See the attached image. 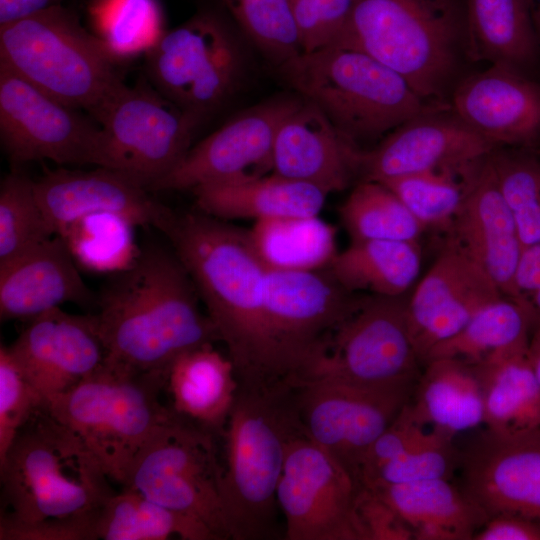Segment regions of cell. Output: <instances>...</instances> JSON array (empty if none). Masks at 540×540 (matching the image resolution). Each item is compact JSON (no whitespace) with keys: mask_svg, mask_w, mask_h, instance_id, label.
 <instances>
[{"mask_svg":"<svg viewBox=\"0 0 540 540\" xmlns=\"http://www.w3.org/2000/svg\"><path fill=\"white\" fill-rule=\"evenodd\" d=\"M0 526L93 519L115 492L83 440L44 404L22 426L0 461Z\"/></svg>","mask_w":540,"mask_h":540,"instance_id":"3957f363","label":"cell"},{"mask_svg":"<svg viewBox=\"0 0 540 540\" xmlns=\"http://www.w3.org/2000/svg\"><path fill=\"white\" fill-rule=\"evenodd\" d=\"M89 13L96 35L117 60L146 54L166 31L157 0H96Z\"/></svg>","mask_w":540,"mask_h":540,"instance_id":"ab89813d","label":"cell"},{"mask_svg":"<svg viewBox=\"0 0 540 540\" xmlns=\"http://www.w3.org/2000/svg\"><path fill=\"white\" fill-rule=\"evenodd\" d=\"M332 44L370 55L426 100L449 104L468 60L465 0H355Z\"/></svg>","mask_w":540,"mask_h":540,"instance_id":"277c9868","label":"cell"},{"mask_svg":"<svg viewBox=\"0 0 540 540\" xmlns=\"http://www.w3.org/2000/svg\"><path fill=\"white\" fill-rule=\"evenodd\" d=\"M527 347L494 354L472 365L479 377L484 424L497 434H517L540 428V385Z\"/></svg>","mask_w":540,"mask_h":540,"instance_id":"1f68e13d","label":"cell"},{"mask_svg":"<svg viewBox=\"0 0 540 540\" xmlns=\"http://www.w3.org/2000/svg\"><path fill=\"white\" fill-rule=\"evenodd\" d=\"M365 296L345 289L327 268H267L264 316L280 388H296L311 377L334 333Z\"/></svg>","mask_w":540,"mask_h":540,"instance_id":"30bf717a","label":"cell"},{"mask_svg":"<svg viewBox=\"0 0 540 540\" xmlns=\"http://www.w3.org/2000/svg\"><path fill=\"white\" fill-rule=\"evenodd\" d=\"M136 227L129 218L104 211L77 218L57 235L80 269L113 275L133 265L140 254Z\"/></svg>","mask_w":540,"mask_h":540,"instance_id":"8d00e7d4","label":"cell"},{"mask_svg":"<svg viewBox=\"0 0 540 540\" xmlns=\"http://www.w3.org/2000/svg\"><path fill=\"white\" fill-rule=\"evenodd\" d=\"M235 26L274 68L303 53L288 0H221Z\"/></svg>","mask_w":540,"mask_h":540,"instance_id":"60d3db41","label":"cell"},{"mask_svg":"<svg viewBox=\"0 0 540 540\" xmlns=\"http://www.w3.org/2000/svg\"><path fill=\"white\" fill-rule=\"evenodd\" d=\"M348 291L403 296L421 269L419 241H351L327 267Z\"/></svg>","mask_w":540,"mask_h":540,"instance_id":"d6a6232c","label":"cell"},{"mask_svg":"<svg viewBox=\"0 0 540 540\" xmlns=\"http://www.w3.org/2000/svg\"><path fill=\"white\" fill-rule=\"evenodd\" d=\"M55 235L37 199L34 180L12 171L0 185V265Z\"/></svg>","mask_w":540,"mask_h":540,"instance_id":"7bdbcfd3","label":"cell"},{"mask_svg":"<svg viewBox=\"0 0 540 540\" xmlns=\"http://www.w3.org/2000/svg\"><path fill=\"white\" fill-rule=\"evenodd\" d=\"M44 399L25 378L7 345L0 346V461Z\"/></svg>","mask_w":540,"mask_h":540,"instance_id":"f6af8a7d","label":"cell"},{"mask_svg":"<svg viewBox=\"0 0 540 540\" xmlns=\"http://www.w3.org/2000/svg\"><path fill=\"white\" fill-rule=\"evenodd\" d=\"M301 432L293 389L266 393L238 389L222 431L220 496L231 539L274 536L287 444Z\"/></svg>","mask_w":540,"mask_h":540,"instance_id":"8992f818","label":"cell"},{"mask_svg":"<svg viewBox=\"0 0 540 540\" xmlns=\"http://www.w3.org/2000/svg\"><path fill=\"white\" fill-rule=\"evenodd\" d=\"M301 100L293 91L280 93L241 111L192 146L153 190H192L271 174L278 129Z\"/></svg>","mask_w":540,"mask_h":540,"instance_id":"e0dca14e","label":"cell"},{"mask_svg":"<svg viewBox=\"0 0 540 540\" xmlns=\"http://www.w3.org/2000/svg\"><path fill=\"white\" fill-rule=\"evenodd\" d=\"M248 234L268 269H324L338 253L335 227L318 215L255 221Z\"/></svg>","mask_w":540,"mask_h":540,"instance_id":"d590c367","label":"cell"},{"mask_svg":"<svg viewBox=\"0 0 540 540\" xmlns=\"http://www.w3.org/2000/svg\"><path fill=\"white\" fill-rule=\"evenodd\" d=\"M0 63L96 122L125 85L119 60L62 4L0 26Z\"/></svg>","mask_w":540,"mask_h":540,"instance_id":"52a82bcc","label":"cell"},{"mask_svg":"<svg viewBox=\"0 0 540 540\" xmlns=\"http://www.w3.org/2000/svg\"><path fill=\"white\" fill-rule=\"evenodd\" d=\"M413 389H373L314 378L293 389L299 426L362 486L367 453Z\"/></svg>","mask_w":540,"mask_h":540,"instance_id":"5bb4252c","label":"cell"},{"mask_svg":"<svg viewBox=\"0 0 540 540\" xmlns=\"http://www.w3.org/2000/svg\"><path fill=\"white\" fill-rule=\"evenodd\" d=\"M363 149L302 97L278 129L272 173L316 186L329 195L346 189L360 176Z\"/></svg>","mask_w":540,"mask_h":540,"instance_id":"cb8c5ba5","label":"cell"},{"mask_svg":"<svg viewBox=\"0 0 540 540\" xmlns=\"http://www.w3.org/2000/svg\"><path fill=\"white\" fill-rule=\"evenodd\" d=\"M407 304L404 296L366 295L336 330L310 379L413 389L421 363L410 336Z\"/></svg>","mask_w":540,"mask_h":540,"instance_id":"4fadbf2b","label":"cell"},{"mask_svg":"<svg viewBox=\"0 0 540 540\" xmlns=\"http://www.w3.org/2000/svg\"><path fill=\"white\" fill-rule=\"evenodd\" d=\"M164 389L175 414L214 434L222 433L227 423L239 383L229 357L205 344L172 362Z\"/></svg>","mask_w":540,"mask_h":540,"instance_id":"4316f807","label":"cell"},{"mask_svg":"<svg viewBox=\"0 0 540 540\" xmlns=\"http://www.w3.org/2000/svg\"><path fill=\"white\" fill-rule=\"evenodd\" d=\"M409 399L414 419L455 437L484 423L481 383L463 360L440 357L424 364Z\"/></svg>","mask_w":540,"mask_h":540,"instance_id":"4dcf8cb0","label":"cell"},{"mask_svg":"<svg viewBox=\"0 0 540 540\" xmlns=\"http://www.w3.org/2000/svg\"><path fill=\"white\" fill-rule=\"evenodd\" d=\"M275 70L291 91L315 104L359 147L383 139L422 112L449 105L426 100L396 71L341 45L303 52Z\"/></svg>","mask_w":540,"mask_h":540,"instance_id":"5b68a950","label":"cell"},{"mask_svg":"<svg viewBox=\"0 0 540 540\" xmlns=\"http://www.w3.org/2000/svg\"><path fill=\"white\" fill-rule=\"evenodd\" d=\"M8 348L45 403L73 388L107 356L94 314H71L60 307L30 319Z\"/></svg>","mask_w":540,"mask_h":540,"instance_id":"44dd1931","label":"cell"},{"mask_svg":"<svg viewBox=\"0 0 540 540\" xmlns=\"http://www.w3.org/2000/svg\"><path fill=\"white\" fill-rule=\"evenodd\" d=\"M362 486L303 432L286 449L277 488L287 540H362L356 503Z\"/></svg>","mask_w":540,"mask_h":540,"instance_id":"2e32d148","label":"cell"},{"mask_svg":"<svg viewBox=\"0 0 540 540\" xmlns=\"http://www.w3.org/2000/svg\"><path fill=\"white\" fill-rule=\"evenodd\" d=\"M534 322L535 314L526 302L502 296L481 308L453 337L436 345L425 363L451 357L474 366L499 352L527 347Z\"/></svg>","mask_w":540,"mask_h":540,"instance_id":"e575fe53","label":"cell"},{"mask_svg":"<svg viewBox=\"0 0 540 540\" xmlns=\"http://www.w3.org/2000/svg\"><path fill=\"white\" fill-rule=\"evenodd\" d=\"M531 21L540 44V0H526Z\"/></svg>","mask_w":540,"mask_h":540,"instance_id":"f5cc1de1","label":"cell"},{"mask_svg":"<svg viewBox=\"0 0 540 540\" xmlns=\"http://www.w3.org/2000/svg\"><path fill=\"white\" fill-rule=\"evenodd\" d=\"M59 235L0 265V318L30 320L65 303L96 305Z\"/></svg>","mask_w":540,"mask_h":540,"instance_id":"484cf974","label":"cell"},{"mask_svg":"<svg viewBox=\"0 0 540 540\" xmlns=\"http://www.w3.org/2000/svg\"><path fill=\"white\" fill-rule=\"evenodd\" d=\"M95 540H217L202 522L167 508L131 487L112 494L99 508Z\"/></svg>","mask_w":540,"mask_h":540,"instance_id":"836d02e7","label":"cell"},{"mask_svg":"<svg viewBox=\"0 0 540 540\" xmlns=\"http://www.w3.org/2000/svg\"><path fill=\"white\" fill-rule=\"evenodd\" d=\"M34 188L55 235L77 218L95 212L118 213L138 227L158 230L172 213L147 188L104 167L89 171L64 167L49 170L34 180Z\"/></svg>","mask_w":540,"mask_h":540,"instance_id":"603a6c76","label":"cell"},{"mask_svg":"<svg viewBox=\"0 0 540 540\" xmlns=\"http://www.w3.org/2000/svg\"><path fill=\"white\" fill-rule=\"evenodd\" d=\"M351 241H419L426 230L385 184L359 181L339 209Z\"/></svg>","mask_w":540,"mask_h":540,"instance_id":"74e56055","label":"cell"},{"mask_svg":"<svg viewBox=\"0 0 540 540\" xmlns=\"http://www.w3.org/2000/svg\"><path fill=\"white\" fill-rule=\"evenodd\" d=\"M188 272L239 389L283 391L277 383L264 316L266 266L248 234L200 211L170 217L160 229Z\"/></svg>","mask_w":540,"mask_h":540,"instance_id":"6da1fadb","label":"cell"},{"mask_svg":"<svg viewBox=\"0 0 540 540\" xmlns=\"http://www.w3.org/2000/svg\"><path fill=\"white\" fill-rule=\"evenodd\" d=\"M64 0H0V26L38 14Z\"/></svg>","mask_w":540,"mask_h":540,"instance_id":"f907efd6","label":"cell"},{"mask_svg":"<svg viewBox=\"0 0 540 540\" xmlns=\"http://www.w3.org/2000/svg\"><path fill=\"white\" fill-rule=\"evenodd\" d=\"M250 46L236 26L215 12L200 11L165 31L145 54V76L202 124L245 83Z\"/></svg>","mask_w":540,"mask_h":540,"instance_id":"9c48e42d","label":"cell"},{"mask_svg":"<svg viewBox=\"0 0 540 540\" xmlns=\"http://www.w3.org/2000/svg\"><path fill=\"white\" fill-rule=\"evenodd\" d=\"M424 433V427L418 424L413 417L408 400L370 447L362 468V486L376 470L402 455Z\"/></svg>","mask_w":540,"mask_h":540,"instance_id":"7dc6e473","label":"cell"},{"mask_svg":"<svg viewBox=\"0 0 540 540\" xmlns=\"http://www.w3.org/2000/svg\"><path fill=\"white\" fill-rule=\"evenodd\" d=\"M487 157L459 167L429 170L381 183L400 198L425 229L446 232Z\"/></svg>","mask_w":540,"mask_h":540,"instance_id":"f35d334b","label":"cell"},{"mask_svg":"<svg viewBox=\"0 0 540 540\" xmlns=\"http://www.w3.org/2000/svg\"><path fill=\"white\" fill-rule=\"evenodd\" d=\"M97 123L101 145L97 167L116 171L149 191L181 162L201 123L141 76L125 84Z\"/></svg>","mask_w":540,"mask_h":540,"instance_id":"7c38bea8","label":"cell"},{"mask_svg":"<svg viewBox=\"0 0 540 540\" xmlns=\"http://www.w3.org/2000/svg\"><path fill=\"white\" fill-rule=\"evenodd\" d=\"M502 296L492 278L447 240L408 299L409 331L421 365L436 345L453 337L481 308Z\"/></svg>","mask_w":540,"mask_h":540,"instance_id":"d6986e66","label":"cell"},{"mask_svg":"<svg viewBox=\"0 0 540 540\" xmlns=\"http://www.w3.org/2000/svg\"><path fill=\"white\" fill-rule=\"evenodd\" d=\"M371 490L411 527L414 540H473L489 519L488 514L450 479H429Z\"/></svg>","mask_w":540,"mask_h":540,"instance_id":"f1b7e54d","label":"cell"},{"mask_svg":"<svg viewBox=\"0 0 540 540\" xmlns=\"http://www.w3.org/2000/svg\"><path fill=\"white\" fill-rule=\"evenodd\" d=\"M489 163L522 247L540 243V160L524 150L496 147Z\"/></svg>","mask_w":540,"mask_h":540,"instance_id":"b9f144b4","label":"cell"},{"mask_svg":"<svg viewBox=\"0 0 540 540\" xmlns=\"http://www.w3.org/2000/svg\"><path fill=\"white\" fill-rule=\"evenodd\" d=\"M165 379L105 359L45 405L83 440L109 478L123 485L140 448L174 413L160 400Z\"/></svg>","mask_w":540,"mask_h":540,"instance_id":"ba28073f","label":"cell"},{"mask_svg":"<svg viewBox=\"0 0 540 540\" xmlns=\"http://www.w3.org/2000/svg\"><path fill=\"white\" fill-rule=\"evenodd\" d=\"M466 52L473 62L537 69L540 44L526 0H465Z\"/></svg>","mask_w":540,"mask_h":540,"instance_id":"f546056e","label":"cell"},{"mask_svg":"<svg viewBox=\"0 0 540 540\" xmlns=\"http://www.w3.org/2000/svg\"><path fill=\"white\" fill-rule=\"evenodd\" d=\"M449 104L496 147H527L540 141V82L516 69L490 64L462 77Z\"/></svg>","mask_w":540,"mask_h":540,"instance_id":"7402d4cb","label":"cell"},{"mask_svg":"<svg viewBox=\"0 0 540 540\" xmlns=\"http://www.w3.org/2000/svg\"><path fill=\"white\" fill-rule=\"evenodd\" d=\"M303 52L330 45L340 35L355 0H288Z\"/></svg>","mask_w":540,"mask_h":540,"instance_id":"bcb514c9","label":"cell"},{"mask_svg":"<svg viewBox=\"0 0 540 540\" xmlns=\"http://www.w3.org/2000/svg\"><path fill=\"white\" fill-rule=\"evenodd\" d=\"M197 210L221 220L255 221L319 215L328 196L320 188L273 173L191 190Z\"/></svg>","mask_w":540,"mask_h":540,"instance_id":"83f0119b","label":"cell"},{"mask_svg":"<svg viewBox=\"0 0 540 540\" xmlns=\"http://www.w3.org/2000/svg\"><path fill=\"white\" fill-rule=\"evenodd\" d=\"M496 146L442 105L407 120L374 148L363 149L360 181L394 178L446 167H459L489 155Z\"/></svg>","mask_w":540,"mask_h":540,"instance_id":"ffe728a7","label":"cell"},{"mask_svg":"<svg viewBox=\"0 0 540 540\" xmlns=\"http://www.w3.org/2000/svg\"><path fill=\"white\" fill-rule=\"evenodd\" d=\"M473 540H540V522L514 514L492 516Z\"/></svg>","mask_w":540,"mask_h":540,"instance_id":"681fc988","label":"cell"},{"mask_svg":"<svg viewBox=\"0 0 540 540\" xmlns=\"http://www.w3.org/2000/svg\"><path fill=\"white\" fill-rule=\"evenodd\" d=\"M462 489L490 517L540 522V428L517 434L488 429L460 451Z\"/></svg>","mask_w":540,"mask_h":540,"instance_id":"ac0fdd59","label":"cell"},{"mask_svg":"<svg viewBox=\"0 0 540 540\" xmlns=\"http://www.w3.org/2000/svg\"><path fill=\"white\" fill-rule=\"evenodd\" d=\"M81 111L0 63V138L14 164L49 160L96 166L101 128Z\"/></svg>","mask_w":540,"mask_h":540,"instance_id":"9a60e30c","label":"cell"},{"mask_svg":"<svg viewBox=\"0 0 540 540\" xmlns=\"http://www.w3.org/2000/svg\"><path fill=\"white\" fill-rule=\"evenodd\" d=\"M199 301L174 251L141 247L133 265L111 275L97 296L94 317L106 359L166 375L184 352L219 341Z\"/></svg>","mask_w":540,"mask_h":540,"instance_id":"7a4b0ae2","label":"cell"},{"mask_svg":"<svg viewBox=\"0 0 540 540\" xmlns=\"http://www.w3.org/2000/svg\"><path fill=\"white\" fill-rule=\"evenodd\" d=\"M527 356L534 372V375L540 385V318H536L531 330Z\"/></svg>","mask_w":540,"mask_h":540,"instance_id":"816d5d0a","label":"cell"},{"mask_svg":"<svg viewBox=\"0 0 540 540\" xmlns=\"http://www.w3.org/2000/svg\"><path fill=\"white\" fill-rule=\"evenodd\" d=\"M454 436L433 428L396 459L382 465L364 483L374 489L429 479H450L459 465Z\"/></svg>","mask_w":540,"mask_h":540,"instance_id":"ee69618b","label":"cell"},{"mask_svg":"<svg viewBox=\"0 0 540 540\" xmlns=\"http://www.w3.org/2000/svg\"><path fill=\"white\" fill-rule=\"evenodd\" d=\"M356 516L362 540H414L411 527L377 493L361 488Z\"/></svg>","mask_w":540,"mask_h":540,"instance_id":"c3c4849f","label":"cell"},{"mask_svg":"<svg viewBox=\"0 0 540 540\" xmlns=\"http://www.w3.org/2000/svg\"><path fill=\"white\" fill-rule=\"evenodd\" d=\"M216 448L212 432L173 413L140 448L122 487L197 519L217 540L231 539Z\"/></svg>","mask_w":540,"mask_h":540,"instance_id":"8fae6325","label":"cell"},{"mask_svg":"<svg viewBox=\"0 0 540 540\" xmlns=\"http://www.w3.org/2000/svg\"><path fill=\"white\" fill-rule=\"evenodd\" d=\"M446 233L447 240L475 261L503 295L518 300L514 277L523 247L489 155L470 182Z\"/></svg>","mask_w":540,"mask_h":540,"instance_id":"d4e9b609","label":"cell"}]
</instances>
